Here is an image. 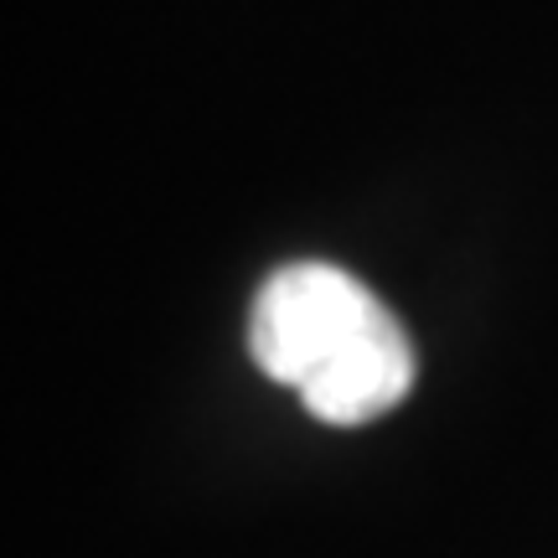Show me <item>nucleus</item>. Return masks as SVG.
I'll return each mask as SVG.
<instances>
[{"label": "nucleus", "instance_id": "1", "mask_svg": "<svg viewBox=\"0 0 558 558\" xmlns=\"http://www.w3.org/2000/svg\"><path fill=\"white\" fill-rule=\"evenodd\" d=\"M248 352L326 424H367L414 388V347L393 311L331 264H290L264 279Z\"/></svg>", "mask_w": 558, "mask_h": 558}]
</instances>
